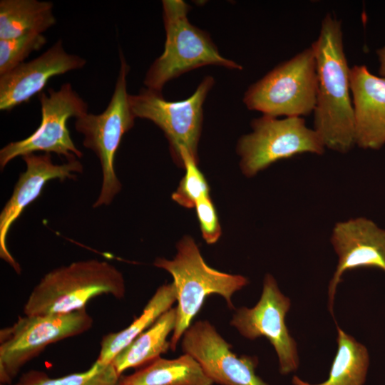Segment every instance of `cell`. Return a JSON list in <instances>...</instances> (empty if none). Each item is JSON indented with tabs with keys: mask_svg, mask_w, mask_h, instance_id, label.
Listing matches in <instances>:
<instances>
[{
	"mask_svg": "<svg viewBox=\"0 0 385 385\" xmlns=\"http://www.w3.org/2000/svg\"><path fill=\"white\" fill-rule=\"evenodd\" d=\"M317 63V94L314 129L326 148L340 153L355 145L350 68L345 56L341 21L328 14L312 43Z\"/></svg>",
	"mask_w": 385,
	"mask_h": 385,
	"instance_id": "1",
	"label": "cell"
},
{
	"mask_svg": "<svg viewBox=\"0 0 385 385\" xmlns=\"http://www.w3.org/2000/svg\"><path fill=\"white\" fill-rule=\"evenodd\" d=\"M125 280L114 265L97 259L73 262L46 273L34 287L25 305V315L63 314L85 309L93 298L125 295Z\"/></svg>",
	"mask_w": 385,
	"mask_h": 385,
	"instance_id": "2",
	"label": "cell"
},
{
	"mask_svg": "<svg viewBox=\"0 0 385 385\" xmlns=\"http://www.w3.org/2000/svg\"><path fill=\"white\" fill-rule=\"evenodd\" d=\"M162 5L166 35L164 51L146 72L145 88L162 92L168 81L206 66L242 70L240 64L220 54L208 32L189 21L190 6L187 3L164 0Z\"/></svg>",
	"mask_w": 385,
	"mask_h": 385,
	"instance_id": "3",
	"label": "cell"
},
{
	"mask_svg": "<svg viewBox=\"0 0 385 385\" xmlns=\"http://www.w3.org/2000/svg\"><path fill=\"white\" fill-rule=\"evenodd\" d=\"M176 248L177 254L173 260L158 257L154 262L155 267L172 275L176 290V320L170 341L173 351L176 349L180 339L190 326L206 297L220 294L228 307L234 309L233 294L249 283L242 275L222 272L208 266L190 236L181 238Z\"/></svg>",
	"mask_w": 385,
	"mask_h": 385,
	"instance_id": "4",
	"label": "cell"
},
{
	"mask_svg": "<svg viewBox=\"0 0 385 385\" xmlns=\"http://www.w3.org/2000/svg\"><path fill=\"white\" fill-rule=\"evenodd\" d=\"M119 56L120 69L106 108L100 114L88 112L75 120L76 130L83 135V146L96 154L102 170V185L93 208L109 205L121 190L114 159L123 135L134 126L136 118L127 92L130 66L120 49Z\"/></svg>",
	"mask_w": 385,
	"mask_h": 385,
	"instance_id": "5",
	"label": "cell"
},
{
	"mask_svg": "<svg viewBox=\"0 0 385 385\" xmlns=\"http://www.w3.org/2000/svg\"><path fill=\"white\" fill-rule=\"evenodd\" d=\"M317 94V63L310 46L252 84L243 103L265 115L303 117L314 112Z\"/></svg>",
	"mask_w": 385,
	"mask_h": 385,
	"instance_id": "6",
	"label": "cell"
},
{
	"mask_svg": "<svg viewBox=\"0 0 385 385\" xmlns=\"http://www.w3.org/2000/svg\"><path fill=\"white\" fill-rule=\"evenodd\" d=\"M214 84V78L207 76L190 97L178 101H168L162 92L147 88H141L137 94H129L135 117L152 121L163 132L173 160L181 167L185 154L198 163L203 104Z\"/></svg>",
	"mask_w": 385,
	"mask_h": 385,
	"instance_id": "7",
	"label": "cell"
},
{
	"mask_svg": "<svg viewBox=\"0 0 385 385\" xmlns=\"http://www.w3.org/2000/svg\"><path fill=\"white\" fill-rule=\"evenodd\" d=\"M252 131L238 140L237 153L242 173L256 175L275 162L303 153L322 155L325 145L303 117L265 115L251 122Z\"/></svg>",
	"mask_w": 385,
	"mask_h": 385,
	"instance_id": "8",
	"label": "cell"
},
{
	"mask_svg": "<svg viewBox=\"0 0 385 385\" xmlns=\"http://www.w3.org/2000/svg\"><path fill=\"white\" fill-rule=\"evenodd\" d=\"M86 309L63 314L25 315L0 331V382L11 384L21 368L48 345L79 335L93 325Z\"/></svg>",
	"mask_w": 385,
	"mask_h": 385,
	"instance_id": "9",
	"label": "cell"
},
{
	"mask_svg": "<svg viewBox=\"0 0 385 385\" xmlns=\"http://www.w3.org/2000/svg\"><path fill=\"white\" fill-rule=\"evenodd\" d=\"M38 99L41 113L39 126L27 138L11 141L0 150L1 169L13 159L36 152L56 153L67 161L82 158L83 153L71 137L67 121L87 113L86 102L70 83L62 84L57 91L49 88L47 93L38 94Z\"/></svg>",
	"mask_w": 385,
	"mask_h": 385,
	"instance_id": "10",
	"label": "cell"
},
{
	"mask_svg": "<svg viewBox=\"0 0 385 385\" xmlns=\"http://www.w3.org/2000/svg\"><path fill=\"white\" fill-rule=\"evenodd\" d=\"M290 306L289 298L281 292L274 277L267 274L257 304L237 309L230 322L245 338L253 340L265 337L270 341L277 354L282 374L294 371L299 366L297 343L285 324Z\"/></svg>",
	"mask_w": 385,
	"mask_h": 385,
	"instance_id": "11",
	"label": "cell"
},
{
	"mask_svg": "<svg viewBox=\"0 0 385 385\" xmlns=\"http://www.w3.org/2000/svg\"><path fill=\"white\" fill-rule=\"evenodd\" d=\"M208 321H197L183 335L182 349L200 365L207 376L221 385H268L255 374L256 356H237Z\"/></svg>",
	"mask_w": 385,
	"mask_h": 385,
	"instance_id": "12",
	"label": "cell"
},
{
	"mask_svg": "<svg viewBox=\"0 0 385 385\" xmlns=\"http://www.w3.org/2000/svg\"><path fill=\"white\" fill-rule=\"evenodd\" d=\"M26 170L19 175L13 192L0 213V257L18 274L21 267L11 255L6 246V237L12 224L25 208L37 199L48 181L58 179L64 181L76 178L83 166L78 159L63 164H54L51 154H28L21 157Z\"/></svg>",
	"mask_w": 385,
	"mask_h": 385,
	"instance_id": "13",
	"label": "cell"
},
{
	"mask_svg": "<svg viewBox=\"0 0 385 385\" xmlns=\"http://www.w3.org/2000/svg\"><path fill=\"white\" fill-rule=\"evenodd\" d=\"M330 242L339 258L329 286V309L334 317L336 289L346 271L370 267L385 272V229L364 217L351 218L334 225Z\"/></svg>",
	"mask_w": 385,
	"mask_h": 385,
	"instance_id": "14",
	"label": "cell"
},
{
	"mask_svg": "<svg viewBox=\"0 0 385 385\" xmlns=\"http://www.w3.org/2000/svg\"><path fill=\"white\" fill-rule=\"evenodd\" d=\"M86 60L69 53L61 39L31 61L0 76V110L10 111L41 93L48 81L58 75L83 68Z\"/></svg>",
	"mask_w": 385,
	"mask_h": 385,
	"instance_id": "15",
	"label": "cell"
},
{
	"mask_svg": "<svg viewBox=\"0 0 385 385\" xmlns=\"http://www.w3.org/2000/svg\"><path fill=\"white\" fill-rule=\"evenodd\" d=\"M350 88L356 145L379 150L385 145V78L355 65L350 68Z\"/></svg>",
	"mask_w": 385,
	"mask_h": 385,
	"instance_id": "16",
	"label": "cell"
},
{
	"mask_svg": "<svg viewBox=\"0 0 385 385\" xmlns=\"http://www.w3.org/2000/svg\"><path fill=\"white\" fill-rule=\"evenodd\" d=\"M200 364L190 354L174 359L158 357L135 373L123 376L121 385H212Z\"/></svg>",
	"mask_w": 385,
	"mask_h": 385,
	"instance_id": "17",
	"label": "cell"
},
{
	"mask_svg": "<svg viewBox=\"0 0 385 385\" xmlns=\"http://www.w3.org/2000/svg\"><path fill=\"white\" fill-rule=\"evenodd\" d=\"M53 4L38 0L0 1V39L43 34L56 23Z\"/></svg>",
	"mask_w": 385,
	"mask_h": 385,
	"instance_id": "18",
	"label": "cell"
},
{
	"mask_svg": "<svg viewBox=\"0 0 385 385\" xmlns=\"http://www.w3.org/2000/svg\"><path fill=\"white\" fill-rule=\"evenodd\" d=\"M175 320L176 309L170 308L121 350L111 361L118 373L122 375L128 369L148 364L170 349L167 337Z\"/></svg>",
	"mask_w": 385,
	"mask_h": 385,
	"instance_id": "19",
	"label": "cell"
},
{
	"mask_svg": "<svg viewBox=\"0 0 385 385\" xmlns=\"http://www.w3.org/2000/svg\"><path fill=\"white\" fill-rule=\"evenodd\" d=\"M176 300V290L173 282L159 287L139 317L127 328L103 337L97 359L103 364H111L121 350L149 328L163 313L172 308Z\"/></svg>",
	"mask_w": 385,
	"mask_h": 385,
	"instance_id": "20",
	"label": "cell"
},
{
	"mask_svg": "<svg viewBox=\"0 0 385 385\" xmlns=\"http://www.w3.org/2000/svg\"><path fill=\"white\" fill-rule=\"evenodd\" d=\"M337 329L338 349L328 379L319 384H311L294 376V385H363L369 364L367 349L337 324Z\"/></svg>",
	"mask_w": 385,
	"mask_h": 385,
	"instance_id": "21",
	"label": "cell"
},
{
	"mask_svg": "<svg viewBox=\"0 0 385 385\" xmlns=\"http://www.w3.org/2000/svg\"><path fill=\"white\" fill-rule=\"evenodd\" d=\"M122 379L123 376L111 363L106 364L96 359L82 372L51 378L42 371L31 370L24 374L19 382L21 385H121Z\"/></svg>",
	"mask_w": 385,
	"mask_h": 385,
	"instance_id": "22",
	"label": "cell"
},
{
	"mask_svg": "<svg viewBox=\"0 0 385 385\" xmlns=\"http://www.w3.org/2000/svg\"><path fill=\"white\" fill-rule=\"evenodd\" d=\"M182 162L185 173L172 194V199L180 205L190 209L195 207L197 200L210 195V188L197 168V162L193 158L185 154L182 158Z\"/></svg>",
	"mask_w": 385,
	"mask_h": 385,
	"instance_id": "23",
	"label": "cell"
},
{
	"mask_svg": "<svg viewBox=\"0 0 385 385\" xmlns=\"http://www.w3.org/2000/svg\"><path fill=\"white\" fill-rule=\"evenodd\" d=\"M46 43L43 34H28L9 39H0V76L14 69L33 51Z\"/></svg>",
	"mask_w": 385,
	"mask_h": 385,
	"instance_id": "24",
	"label": "cell"
},
{
	"mask_svg": "<svg viewBox=\"0 0 385 385\" xmlns=\"http://www.w3.org/2000/svg\"><path fill=\"white\" fill-rule=\"evenodd\" d=\"M195 208L203 239L207 244L215 243L220 237L222 230L210 195L197 200Z\"/></svg>",
	"mask_w": 385,
	"mask_h": 385,
	"instance_id": "25",
	"label": "cell"
},
{
	"mask_svg": "<svg viewBox=\"0 0 385 385\" xmlns=\"http://www.w3.org/2000/svg\"><path fill=\"white\" fill-rule=\"evenodd\" d=\"M379 62V73L381 77L385 78V46L376 51Z\"/></svg>",
	"mask_w": 385,
	"mask_h": 385,
	"instance_id": "26",
	"label": "cell"
},
{
	"mask_svg": "<svg viewBox=\"0 0 385 385\" xmlns=\"http://www.w3.org/2000/svg\"><path fill=\"white\" fill-rule=\"evenodd\" d=\"M0 385H21V384H20L19 382H18V383H16V384H1Z\"/></svg>",
	"mask_w": 385,
	"mask_h": 385,
	"instance_id": "27",
	"label": "cell"
}]
</instances>
